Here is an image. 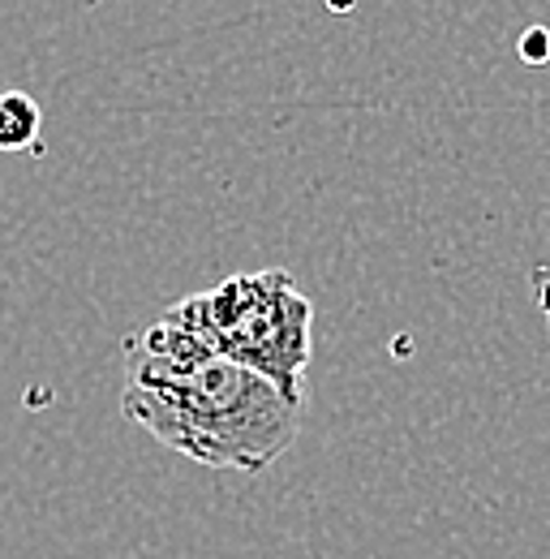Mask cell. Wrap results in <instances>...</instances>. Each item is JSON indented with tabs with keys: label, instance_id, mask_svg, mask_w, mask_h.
<instances>
[{
	"label": "cell",
	"instance_id": "3",
	"mask_svg": "<svg viewBox=\"0 0 550 559\" xmlns=\"http://www.w3.org/2000/svg\"><path fill=\"white\" fill-rule=\"evenodd\" d=\"M39 104L22 91H0V151H26L39 142Z\"/></svg>",
	"mask_w": 550,
	"mask_h": 559
},
{
	"label": "cell",
	"instance_id": "2",
	"mask_svg": "<svg viewBox=\"0 0 550 559\" xmlns=\"http://www.w3.org/2000/svg\"><path fill=\"white\" fill-rule=\"evenodd\" d=\"M211 349L254 374L279 396L306 401L314 357V306L288 272H241L172 306Z\"/></svg>",
	"mask_w": 550,
	"mask_h": 559
},
{
	"label": "cell",
	"instance_id": "1",
	"mask_svg": "<svg viewBox=\"0 0 550 559\" xmlns=\"http://www.w3.org/2000/svg\"><path fill=\"white\" fill-rule=\"evenodd\" d=\"M125 418L206 469L259 474L301 435V405L164 310L134 345Z\"/></svg>",
	"mask_w": 550,
	"mask_h": 559
}]
</instances>
